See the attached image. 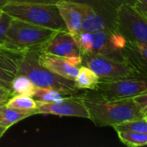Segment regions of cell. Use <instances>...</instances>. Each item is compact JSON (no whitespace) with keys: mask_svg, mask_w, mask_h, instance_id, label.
<instances>
[{"mask_svg":"<svg viewBox=\"0 0 147 147\" xmlns=\"http://www.w3.org/2000/svg\"><path fill=\"white\" fill-rule=\"evenodd\" d=\"M22 55V53L0 47V84L10 90L11 82L18 72Z\"/></svg>","mask_w":147,"mask_h":147,"instance_id":"11","label":"cell"},{"mask_svg":"<svg viewBox=\"0 0 147 147\" xmlns=\"http://www.w3.org/2000/svg\"><path fill=\"white\" fill-rule=\"evenodd\" d=\"M38 114L37 109H19L4 106L0 119V126L9 128L12 125L31 115Z\"/></svg>","mask_w":147,"mask_h":147,"instance_id":"15","label":"cell"},{"mask_svg":"<svg viewBox=\"0 0 147 147\" xmlns=\"http://www.w3.org/2000/svg\"><path fill=\"white\" fill-rule=\"evenodd\" d=\"M120 140L126 146L132 147L145 146L147 145V134L140 132H117Z\"/></svg>","mask_w":147,"mask_h":147,"instance_id":"19","label":"cell"},{"mask_svg":"<svg viewBox=\"0 0 147 147\" xmlns=\"http://www.w3.org/2000/svg\"><path fill=\"white\" fill-rule=\"evenodd\" d=\"M0 9L14 19L53 30H67L56 3H6Z\"/></svg>","mask_w":147,"mask_h":147,"instance_id":"3","label":"cell"},{"mask_svg":"<svg viewBox=\"0 0 147 147\" xmlns=\"http://www.w3.org/2000/svg\"><path fill=\"white\" fill-rule=\"evenodd\" d=\"M99 77L90 68L84 65L79 66V71L74 79L75 87L78 90H94L98 83Z\"/></svg>","mask_w":147,"mask_h":147,"instance_id":"16","label":"cell"},{"mask_svg":"<svg viewBox=\"0 0 147 147\" xmlns=\"http://www.w3.org/2000/svg\"><path fill=\"white\" fill-rule=\"evenodd\" d=\"M109 44L112 49L122 57L121 52L126 47L127 44V40L118 31H114L109 34Z\"/></svg>","mask_w":147,"mask_h":147,"instance_id":"22","label":"cell"},{"mask_svg":"<svg viewBox=\"0 0 147 147\" xmlns=\"http://www.w3.org/2000/svg\"><path fill=\"white\" fill-rule=\"evenodd\" d=\"M133 98L143 111L147 112V91L143 92L140 95H137Z\"/></svg>","mask_w":147,"mask_h":147,"instance_id":"25","label":"cell"},{"mask_svg":"<svg viewBox=\"0 0 147 147\" xmlns=\"http://www.w3.org/2000/svg\"><path fill=\"white\" fill-rule=\"evenodd\" d=\"M10 20L11 17L4 13H3L2 16L0 17V47L3 46L4 40H5V34Z\"/></svg>","mask_w":147,"mask_h":147,"instance_id":"23","label":"cell"},{"mask_svg":"<svg viewBox=\"0 0 147 147\" xmlns=\"http://www.w3.org/2000/svg\"><path fill=\"white\" fill-rule=\"evenodd\" d=\"M2 15H3V12H2V10L0 9V17L2 16Z\"/></svg>","mask_w":147,"mask_h":147,"instance_id":"31","label":"cell"},{"mask_svg":"<svg viewBox=\"0 0 147 147\" xmlns=\"http://www.w3.org/2000/svg\"><path fill=\"white\" fill-rule=\"evenodd\" d=\"M94 91L96 96L106 101L131 98L147 91L146 77L132 76L100 79Z\"/></svg>","mask_w":147,"mask_h":147,"instance_id":"6","label":"cell"},{"mask_svg":"<svg viewBox=\"0 0 147 147\" xmlns=\"http://www.w3.org/2000/svg\"><path fill=\"white\" fill-rule=\"evenodd\" d=\"M9 98H6V97H0V107L2 106H4L7 102V101L9 100Z\"/></svg>","mask_w":147,"mask_h":147,"instance_id":"28","label":"cell"},{"mask_svg":"<svg viewBox=\"0 0 147 147\" xmlns=\"http://www.w3.org/2000/svg\"><path fill=\"white\" fill-rule=\"evenodd\" d=\"M5 106L8 108L19 109H35L36 102L32 96H29L14 95L7 101Z\"/></svg>","mask_w":147,"mask_h":147,"instance_id":"21","label":"cell"},{"mask_svg":"<svg viewBox=\"0 0 147 147\" xmlns=\"http://www.w3.org/2000/svg\"><path fill=\"white\" fill-rule=\"evenodd\" d=\"M13 93L10 90L5 88L3 84H0V97H6V98H10L13 96Z\"/></svg>","mask_w":147,"mask_h":147,"instance_id":"27","label":"cell"},{"mask_svg":"<svg viewBox=\"0 0 147 147\" xmlns=\"http://www.w3.org/2000/svg\"><path fill=\"white\" fill-rule=\"evenodd\" d=\"M57 31L11 18L3 47L22 53L29 49H39Z\"/></svg>","mask_w":147,"mask_h":147,"instance_id":"4","label":"cell"},{"mask_svg":"<svg viewBox=\"0 0 147 147\" xmlns=\"http://www.w3.org/2000/svg\"><path fill=\"white\" fill-rule=\"evenodd\" d=\"M4 106H5V105H4ZM4 106H2V107H0V119H1L2 113H3V108H4Z\"/></svg>","mask_w":147,"mask_h":147,"instance_id":"30","label":"cell"},{"mask_svg":"<svg viewBox=\"0 0 147 147\" xmlns=\"http://www.w3.org/2000/svg\"><path fill=\"white\" fill-rule=\"evenodd\" d=\"M117 31L128 42L147 43V18L134 3H121L117 7Z\"/></svg>","mask_w":147,"mask_h":147,"instance_id":"7","label":"cell"},{"mask_svg":"<svg viewBox=\"0 0 147 147\" xmlns=\"http://www.w3.org/2000/svg\"><path fill=\"white\" fill-rule=\"evenodd\" d=\"M116 132L126 131V132H140L147 134V116H144L139 119L130 120L120 124L113 126Z\"/></svg>","mask_w":147,"mask_h":147,"instance_id":"20","label":"cell"},{"mask_svg":"<svg viewBox=\"0 0 147 147\" xmlns=\"http://www.w3.org/2000/svg\"><path fill=\"white\" fill-rule=\"evenodd\" d=\"M38 63L49 71L71 80L75 79L79 71V67L68 64L64 58L43 52H39Z\"/></svg>","mask_w":147,"mask_h":147,"instance_id":"13","label":"cell"},{"mask_svg":"<svg viewBox=\"0 0 147 147\" xmlns=\"http://www.w3.org/2000/svg\"><path fill=\"white\" fill-rule=\"evenodd\" d=\"M81 57L82 65L94 71L100 79L141 76L121 60L96 54H81Z\"/></svg>","mask_w":147,"mask_h":147,"instance_id":"8","label":"cell"},{"mask_svg":"<svg viewBox=\"0 0 147 147\" xmlns=\"http://www.w3.org/2000/svg\"><path fill=\"white\" fill-rule=\"evenodd\" d=\"M64 59H65V60L68 64H70V65H73V66L78 67V66H81V65H82V57H81V55L72 56V57L64 58Z\"/></svg>","mask_w":147,"mask_h":147,"instance_id":"26","label":"cell"},{"mask_svg":"<svg viewBox=\"0 0 147 147\" xmlns=\"http://www.w3.org/2000/svg\"><path fill=\"white\" fill-rule=\"evenodd\" d=\"M89 112L90 120L96 127H113L121 122L147 116L133 97L106 101L90 93L80 94Z\"/></svg>","mask_w":147,"mask_h":147,"instance_id":"1","label":"cell"},{"mask_svg":"<svg viewBox=\"0 0 147 147\" xmlns=\"http://www.w3.org/2000/svg\"><path fill=\"white\" fill-rule=\"evenodd\" d=\"M79 3L83 15V31H117V7L113 0H71Z\"/></svg>","mask_w":147,"mask_h":147,"instance_id":"5","label":"cell"},{"mask_svg":"<svg viewBox=\"0 0 147 147\" xmlns=\"http://www.w3.org/2000/svg\"><path fill=\"white\" fill-rule=\"evenodd\" d=\"M7 127H3V126H0V139L3 137V135L4 134V133L7 131Z\"/></svg>","mask_w":147,"mask_h":147,"instance_id":"29","label":"cell"},{"mask_svg":"<svg viewBox=\"0 0 147 147\" xmlns=\"http://www.w3.org/2000/svg\"><path fill=\"white\" fill-rule=\"evenodd\" d=\"M35 86L24 75H16L11 82V90L13 95H25L33 96Z\"/></svg>","mask_w":147,"mask_h":147,"instance_id":"17","label":"cell"},{"mask_svg":"<svg viewBox=\"0 0 147 147\" xmlns=\"http://www.w3.org/2000/svg\"><path fill=\"white\" fill-rule=\"evenodd\" d=\"M56 5L67 31L73 35L81 33L83 31V15L79 3L71 0H59Z\"/></svg>","mask_w":147,"mask_h":147,"instance_id":"12","label":"cell"},{"mask_svg":"<svg viewBox=\"0 0 147 147\" xmlns=\"http://www.w3.org/2000/svg\"><path fill=\"white\" fill-rule=\"evenodd\" d=\"M108 31H97L92 33V48L90 54L102 55L123 61L122 57L115 52L109 44V34Z\"/></svg>","mask_w":147,"mask_h":147,"instance_id":"14","label":"cell"},{"mask_svg":"<svg viewBox=\"0 0 147 147\" xmlns=\"http://www.w3.org/2000/svg\"><path fill=\"white\" fill-rule=\"evenodd\" d=\"M65 96H67L56 90L35 86L34 93L32 97H34L38 102H61Z\"/></svg>","mask_w":147,"mask_h":147,"instance_id":"18","label":"cell"},{"mask_svg":"<svg viewBox=\"0 0 147 147\" xmlns=\"http://www.w3.org/2000/svg\"><path fill=\"white\" fill-rule=\"evenodd\" d=\"M38 50L62 58L81 55L73 34L67 30L57 31L55 34L42 44Z\"/></svg>","mask_w":147,"mask_h":147,"instance_id":"10","label":"cell"},{"mask_svg":"<svg viewBox=\"0 0 147 147\" xmlns=\"http://www.w3.org/2000/svg\"><path fill=\"white\" fill-rule=\"evenodd\" d=\"M38 49H29L22 53L17 75L26 76L36 87L51 88L65 96L79 95L75 87L74 80L61 77L38 63Z\"/></svg>","mask_w":147,"mask_h":147,"instance_id":"2","label":"cell"},{"mask_svg":"<svg viewBox=\"0 0 147 147\" xmlns=\"http://www.w3.org/2000/svg\"><path fill=\"white\" fill-rule=\"evenodd\" d=\"M36 102L38 114H48L59 116H72L80 118H90L89 112L79 95L67 96L59 102Z\"/></svg>","mask_w":147,"mask_h":147,"instance_id":"9","label":"cell"},{"mask_svg":"<svg viewBox=\"0 0 147 147\" xmlns=\"http://www.w3.org/2000/svg\"><path fill=\"white\" fill-rule=\"evenodd\" d=\"M59 0H0V6L6 3H56Z\"/></svg>","mask_w":147,"mask_h":147,"instance_id":"24","label":"cell"}]
</instances>
